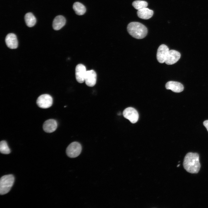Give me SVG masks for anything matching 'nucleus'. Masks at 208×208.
I'll return each instance as SVG.
<instances>
[{"label": "nucleus", "mask_w": 208, "mask_h": 208, "mask_svg": "<svg viewBox=\"0 0 208 208\" xmlns=\"http://www.w3.org/2000/svg\"><path fill=\"white\" fill-rule=\"evenodd\" d=\"M97 79L96 74L93 70L87 71L85 81L86 85L89 87H93L96 84Z\"/></svg>", "instance_id": "obj_10"}, {"label": "nucleus", "mask_w": 208, "mask_h": 208, "mask_svg": "<svg viewBox=\"0 0 208 208\" xmlns=\"http://www.w3.org/2000/svg\"><path fill=\"white\" fill-rule=\"evenodd\" d=\"M86 71V67L82 64H79L76 66L75 77L76 80L79 83H82L85 81Z\"/></svg>", "instance_id": "obj_8"}, {"label": "nucleus", "mask_w": 208, "mask_h": 208, "mask_svg": "<svg viewBox=\"0 0 208 208\" xmlns=\"http://www.w3.org/2000/svg\"><path fill=\"white\" fill-rule=\"evenodd\" d=\"M73 8L75 13L78 15L84 14L86 11L84 5L79 2H76L73 4Z\"/></svg>", "instance_id": "obj_17"}, {"label": "nucleus", "mask_w": 208, "mask_h": 208, "mask_svg": "<svg viewBox=\"0 0 208 208\" xmlns=\"http://www.w3.org/2000/svg\"><path fill=\"white\" fill-rule=\"evenodd\" d=\"M0 151L3 154H8L10 153V150L5 141L2 140L0 142Z\"/></svg>", "instance_id": "obj_19"}, {"label": "nucleus", "mask_w": 208, "mask_h": 208, "mask_svg": "<svg viewBox=\"0 0 208 208\" xmlns=\"http://www.w3.org/2000/svg\"><path fill=\"white\" fill-rule=\"evenodd\" d=\"M24 18L26 24L29 27L34 26L36 23V18L31 12L27 13L25 16Z\"/></svg>", "instance_id": "obj_16"}, {"label": "nucleus", "mask_w": 208, "mask_h": 208, "mask_svg": "<svg viewBox=\"0 0 208 208\" xmlns=\"http://www.w3.org/2000/svg\"><path fill=\"white\" fill-rule=\"evenodd\" d=\"M132 5L135 9L138 10L146 8L148 6V3L144 1L136 0L134 1Z\"/></svg>", "instance_id": "obj_18"}, {"label": "nucleus", "mask_w": 208, "mask_h": 208, "mask_svg": "<svg viewBox=\"0 0 208 208\" xmlns=\"http://www.w3.org/2000/svg\"><path fill=\"white\" fill-rule=\"evenodd\" d=\"M153 14V11L148 8H145L138 10L137 12L138 16L143 19H148L151 18Z\"/></svg>", "instance_id": "obj_15"}, {"label": "nucleus", "mask_w": 208, "mask_h": 208, "mask_svg": "<svg viewBox=\"0 0 208 208\" xmlns=\"http://www.w3.org/2000/svg\"><path fill=\"white\" fill-rule=\"evenodd\" d=\"M127 29L130 35L137 39L144 38L147 34L148 30L146 27L138 22L130 23L128 24Z\"/></svg>", "instance_id": "obj_2"}, {"label": "nucleus", "mask_w": 208, "mask_h": 208, "mask_svg": "<svg viewBox=\"0 0 208 208\" xmlns=\"http://www.w3.org/2000/svg\"><path fill=\"white\" fill-rule=\"evenodd\" d=\"M124 117L128 119L132 123L136 122L139 118V114L137 111L132 107H127L123 112Z\"/></svg>", "instance_id": "obj_6"}, {"label": "nucleus", "mask_w": 208, "mask_h": 208, "mask_svg": "<svg viewBox=\"0 0 208 208\" xmlns=\"http://www.w3.org/2000/svg\"><path fill=\"white\" fill-rule=\"evenodd\" d=\"M53 103L52 97L50 95L47 94H43L38 98L36 103L40 107L46 109L51 106Z\"/></svg>", "instance_id": "obj_5"}, {"label": "nucleus", "mask_w": 208, "mask_h": 208, "mask_svg": "<svg viewBox=\"0 0 208 208\" xmlns=\"http://www.w3.org/2000/svg\"><path fill=\"white\" fill-rule=\"evenodd\" d=\"M203 124L208 131V120H206L204 121Z\"/></svg>", "instance_id": "obj_20"}, {"label": "nucleus", "mask_w": 208, "mask_h": 208, "mask_svg": "<svg viewBox=\"0 0 208 208\" xmlns=\"http://www.w3.org/2000/svg\"><path fill=\"white\" fill-rule=\"evenodd\" d=\"M5 42L7 46L11 49H15L18 46V41L16 35L13 33H10L7 35Z\"/></svg>", "instance_id": "obj_11"}, {"label": "nucleus", "mask_w": 208, "mask_h": 208, "mask_svg": "<svg viewBox=\"0 0 208 208\" xmlns=\"http://www.w3.org/2000/svg\"><path fill=\"white\" fill-rule=\"evenodd\" d=\"M57 126V123L56 120L53 119H49L44 122L43 124V128L45 132L51 133L56 130Z\"/></svg>", "instance_id": "obj_13"}, {"label": "nucleus", "mask_w": 208, "mask_h": 208, "mask_svg": "<svg viewBox=\"0 0 208 208\" xmlns=\"http://www.w3.org/2000/svg\"><path fill=\"white\" fill-rule=\"evenodd\" d=\"M82 150L81 144L77 142L70 143L66 148V153L67 155L71 158H75L78 156Z\"/></svg>", "instance_id": "obj_4"}, {"label": "nucleus", "mask_w": 208, "mask_h": 208, "mask_svg": "<svg viewBox=\"0 0 208 208\" xmlns=\"http://www.w3.org/2000/svg\"><path fill=\"white\" fill-rule=\"evenodd\" d=\"M14 181V177L12 174L2 177L0 180V194L3 195L8 193L13 186Z\"/></svg>", "instance_id": "obj_3"}, {"label": "nucleus", "mask_w": 208, "mask_h": 208, "mask_svg": "<svg viewBox=\"0 0 208 208\" xmlns=\"http://www.w3.org/2000/svg\"><path fill=\"white\" fill-rule=\"evenodd\" d=\"M165 87L167 89L170 90L176 93L180 92L184 89V87L181 83L173 81L167 82L166 84Z\"/></svg>", "instance_id": "obj_12"}, {"label": "nucleus", "mask_w": 208, "mask_h": 208, "mask_svg": "<svg viewBox=\"0 0 208 208\" xmlns=\"http://www.w3.org/2000/svg\"><path fill=\"white\" fill-rule=\"evenodd\" d=\"M181 54L175 50H169L165 59V62L168 65H172L177 62L180 59Z\"/></svg>", "instance_id": "obj_7"}, {"label": "nucleus", "mask_w": 208, "mask_h": 208, "mask_svg": "<svg viewBox=\"0 0 208 208\" xmlns=\"http://www.w3.org/2000/svg\"><path fill=\"white\" fill-rule=\"evenodd\" d=\"M169 49L165 44H162L158 47L157 53V58L158 62L161 63L165 62L166 58Z\"/></svg>", "instance_id": "obj_9"}, {"label": "nucleus", "mask_w": 208, "mask_h": 208, "mask_svg": "<svg viewBox=\"0 0 208 208\" xmlns=\"http://www.w3.org/2000/svg\"><path fill=\"white\" fill-rule=\"evenodd\" d=\"M183 164L187 172L191 173H198L200 167L199 155L197 153H188L184 158Z\"/></svg>", "instance_id": "obj_1"}, {"label": "nucleus", "mask_w": 208, "mask_h": 208, "mask_svg": "<svg viewBox=\"0 0 208 208\" xmlns=\"http://www.w3.org/2000/svg\"><path fill=\"white\" fill-rule=\"evenodd\" d=\"M66 23V20L63 16H57L55 18L53 21V28L55 30H59L65 25Z\"/></svg>", "instance_id": "obj_14"}]
</instances>
